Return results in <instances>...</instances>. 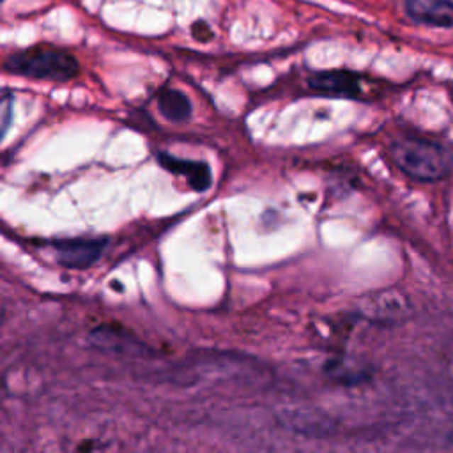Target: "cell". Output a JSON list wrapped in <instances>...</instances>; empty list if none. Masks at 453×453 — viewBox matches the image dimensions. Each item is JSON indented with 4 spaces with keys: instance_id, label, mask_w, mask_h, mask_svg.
Segmentation results:
<instances>
[{
    "instance_id": "2",
    "label": "cell",
    "mask_w": 453,
    "mask_h": 453,
    "mask_svg": "<svg viewBox=\"0 0 453 453\" xmlns=\"http://www.w3.org/2000/svg\"><path fill=\"white\" fill-rule=\"evenodd\" d=\"M395 165L415 181L432 183L450 174L453 156L444 145L423 138H402L391 145Z\"/></svg>"
},
{
    "instance_id": "4",
    "label": "cell",
    "mask_w": 453,
    "mask_h": 453,
    "mask_svg": "<svg viewBox=\"0 0 453 453\" xmlns=\"http://www.w3.org/2000/svg\"><path fill=\"white\" fill-rule=\"evenodd\" d=\"M308 87L313 92L330 98H359L363 92L362 77L351 71L331 69L313 73L308 78Z\"/></svg>"
},
{
    "instance_id": "3",
    "label": "cell",
    "mask_w": 453,
    "mask_h": 453,
    "mask_svg": "<svg viewBox=\"0 0 453 453\" xmlns=\"http://www.w3.org/2000/svg\"><path fill=\"white\" fill-rule=\"evenodd\" d=\"M106 241L101 239H64L53 242L55 260L67 269H87L101 259Z\"/></svg>"
},
{
    "instance_id": "7",
    "label": "cell",
    "mask_w": 453,
    "mask_h": 453,
    "mask_svg": "<svg viewBox=\"0 0 453 453\" xmlns=\"http://www.w3.org/2000/svg\"><path fill=\"white\" fill-rule=\"evenodd\" d=\"M406 11L420 23L453 27V2L450 0H406Z\"/></svg>"
},
{
    "instance_id": "10",
    "label": "cell",
    "mask_w": 453,
    "mask_h": 453,
    "mask_svg": "<svg viewBox=\"0 0 453 453\" xmlns=\"http://www.w3.org/2000/svg\"><path fill=\"white\" fill-rule=\"evenodd\" d=\"M9 119H11V96L4 94L2 98V131L6 135V131L9 130Z\"/></svg>"
},
{
    "instance_id": "6",
    "label": "cell",
    "mask_w": 453,
    "mask_h": 453,
    "mask_svg": "<svg viewBox=\"0 0 453 453\" xmlns=\"http://www.w3.org/2000/svg\"><path fill=\"white\" fill-rule=\"evenodd\" d=\"M158 162L169 172L184 177L188 186L194 188L195 191H206L211 186L213 174L208 163L195 162V160H181L176 156L165 155V152H160Z\"/></svg>"
},
{
    "instance_id": "1",
    "label": "cell",
    "mask_w": 453,
    "mask_h": 453,
    "mask_svg": "<svg viewBox=\"0 0 453 453\" xmlns=\"http://www.w3.org/2000/svg\"><path fill=\"white\" fill-rule=\"evenodd\" d=\"M4 69L18 77L46 82H69L80 73V64L71 52L41 45L11 53Z\"/></svg>"
},
{
    "instance_id": "8",
    "label": "cell",
    "mask_w": 453,
    "mask_h": 453,
    "mask_svg": "<svg viewBox=\"0 0 453 453\" xmlns=\"http://www.w3.org/2000/svg\"><path fill=\"white\" fill-rule=\"evenodd\" d=\"M89 342L96 349L101 351H133L135 347L140 349L135 338H131L126 331L117 326H99L89 335Z\"/></svg>"
},
{
    "instance_id": "9",
    "label": "cell",
    "mask_w": 453,
    "mask_h": 453,
    "mask_svg": "<svg viewBox=\"0 0 453 453\" xmlns=\"http://www.w3.org/2000/svg\"><path fill=\"white\" fill-rule=\"evenodd\" d=\"M158 110L167 121L172 123H184L191 116V101L186 94L177 89H165L156 98Z\"/></svg>"
},
{
    "instance_id": "11",
    "label": "cell",
    "mask_w": 453,
    "mask_h": 453,
    "mask_svg": "<svg viewBox=\"0 0 453 453\" xmlns=\"http://www.w3.org/2000/svg\"><path fill=\"white\" fill-rule=\"evenodd\" d=\"M450 441H452V443H453V436H452V437H450Z\"/></svg>"
},
{
    "instance_id": "5",
    "label": "cell",
    "mask_w": 453,
    "mask_h": 453,
    "mask_svg": "<svg viewBox=\"0 0 453 453\" xmlns=\"http://www.w3.org/2000/svg\"><path fill=\"white\" fill-rule=\"evenodd\" d=\"M359 313L374 323H395L408 313V303L398 292L384 291L367 296L359 303Z\"/></svg>"
}]
</instances>
